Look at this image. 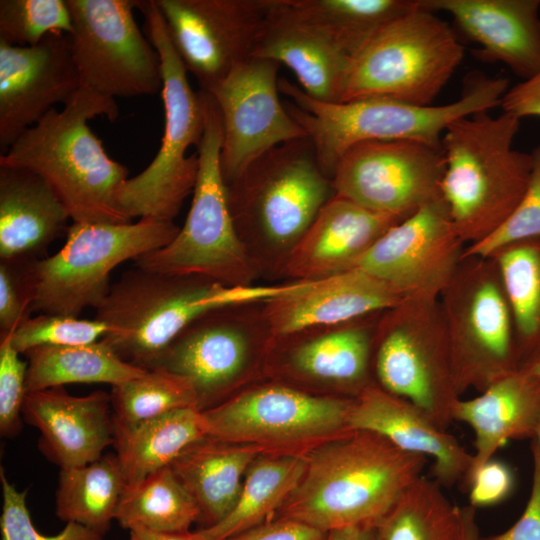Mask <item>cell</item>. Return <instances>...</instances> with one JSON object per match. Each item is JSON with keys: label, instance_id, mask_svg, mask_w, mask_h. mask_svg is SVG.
Segmentation results:
<instances>
[{"label": "cell", "instance_id": "25", "mask_svg": "<svg viewBox=\"0 0 540 540\" xmlns=\"http://www.w3.org/2000/svg\"><path fill=\"white\" fill-rule=\"evenodd\" d=\"M452 16L479 55L527 80L540 71V0H418Z\"/></svg>", "mask_w": 540, "mask_h": 540}, {"label": "cell", "instance_id": "53", "mask_svg": "<svg viewBox=\"0 0 540 540\" xmlns=\"http://www.w3.org/2000/svg\"><path fill=\"white\" fill-rule=\"evenodd\" d=\"M520 368L540 377V351L525 360Z\"/></svg>", "mask_w": 540, "mask_h": 540}, {"label": "cell", "instance_id": "19", "mask_svg": "<svg viewBox=\"0 0 540 540\" xmlns=\"http://www.w3.org/2000/svg\"><path fill=\"white\" fill-rule=\"evenodd\" d=\"M465 248L442 198L388 229L355 268L380 279L402 299L438 300Z\"/></svg>", "mask_w": 540, "mask_h": 540}, {"label": "cell", "instance_id": "9", "mask_svg": "<svg viewBox=\"0 0 540 540\" xmlns=\"http://www.w3.org/2000/svg\"><path fill=\"white\" fill-rule=\"evenodd\" d=\"M463 56L451 27L417 0L351 58L341 102L386 97L431 105Z\"/></svg>", "mask_w": 540, "mask_h": 540}, {"label": "cell", "instance_id": "27", "mask_svg": "<svg viewBox=\"0 0 540 540\" xmlns=\"http://www.w3.org/2000/svg\"><path fill=\"white\" fill-rule=\"evenodd\" d=\"M251 57L287 66L311 98L342 101L351 57L316 29L288 14L280 0H270Z\"/></svg>", "mask_w": 540, "mask_h": 540}, {"label": "cell", "instance_id": "2", "mask_svg": "<svg viewBox=\"0 0 540 540\" xmlns=\"http://www.w3.org/2000/svg\"><path fill=\"white\" fill-rule=\"evenodd\" d=\"M97 116L115 121L119 116L115 99L81 87L60 110H50L0 155V166L41 176L72 222L129 223L117 201L128 169L110 158L88 126Z\"/></svg>", "mask_w": 540, "mask_h": 540}, {"label": "cell", "instance_id": "39", "mask_svg": "<svg viewBox=\"0 0 540 540\" xmlns=\"http://www.w3.org/2000/svg\"><path fill=\"white\" fill-rule=\"evenodd\" d=\"M110 397L114 421L127 426L179 409H198L191 383L163 367L112 386Z\"/></svg>", "mask_w": 540, "mask_h": 540}, {"label": "cell", "instance_id": "21", "mask_svg": "<svg viewBox=\"0 0 540 540\" xmlns=\"http://www.w3.org/2000/svg\"><path fill=\"white\" fill-rule=\"evenodd\" d=\"M403 300L391 287L360 268L324 278L291 281L264 301L273 339L351 322L392 308Z\"/></svg>", "mask_w": 540, "mask_h": 540}, {"label": "cell", "instance_id": "54", "mask_svg": "<svg viewBox=\"0 0 540 540\" xmlns=\"http://www.w3.org/2000/svg\"><path fill=\"white\" fill-rule=\"evenodd\" d=\"M532 441H534L537 444V446H538V448L540 450V421H539L538 427H537L536 432H535V436L532 439Z\"/></svg>", "mask_w": 540, "mask_h": 540}, {"label": "cell", "instance_id": "37", "mask_svg": "<svg viewBox=\"0 0 540 540\" xmlns=\"http://www.w3.org/2000/svg\"><path fill=\"white\" fill-rule=\"evenodd\" d=\"M489 257L498 266L511 307L522 364L540 351V237L507 244Z\"/></svg>", "mask_w": 540, "mask_h": 540}, {"label": "cell", "instance_id": "48", "mask_svg": "<svg viewBox=\"0 0 540 540\" xmlns=\"http://www.w3.org/2000/svg\"><path fill=\"white\" fill-rule=\"evenodd\" d=\"M327 533L305 523L278 518L226 540H325Z\"/></svg>", "mask_w": 540, "mask_h": 540}, {"label": "cell", "instance_id": "11", "mask_svg": "<svg viewBox=\"0 0 540 540\" xmlns=\"http://www.w3.org/2000/svg\"><path fill=\"white\" fill-rule=\"evenodd\" d=\"M180 227L174 222L140 219L132 223L72 222L63 246L34 260L32 312L78 317L107 297L111 272L127 260L169 244Z\"/></svg>", "mask_w": 540, "mask_h": 540}, {"label": "cell", "instance_id": "33", "mask_svg": "<svg viewBox=\"0 0 540 540\" xmlns=\"http://www.w3.org/2000/svg\"><path fill=\"white\" fill-rule=\"evenodd\" d=\"M306 466V458L300 456L257 457L245 474L231 512L199 533L206 540H226L267 522L297 488Z\"/></svg>", "mask_w": 540, "mask_h": 540}, {"label": "cell", "instance_id": "51", "mask_svg": "<svg viewBox=\"0 0 540 540\" xmlns=\"http://www.w3.org/2000/svg\"><path fill=\"white\" fill-rule=\"evenodd\" d=\"M325 540H381L377 526L358 525L327 532Z\"/></svg>", "mask_w": 540, "mask_h": 540}, {"label": "cell", "instance_id": "15", "mask_svg": "<svg viewBox=\"0 0 540 540\" xmlns=\"http://www.w3.org/2000/svg\"><path fill=\"white\" fill-rule=\"evenodd\" d=\"M442 148L412 140H373L351 147L331 181L335 195L403 220L442 199Z\"/></svg>", "mask_w": 540, "mask_h": 540}, {"label": "cell", "instance_id": "49", "mask_svg": "<svg viewBox=\"0 0 540 540\" xmlns=\"http://www.w3.org/2000/svg\"><path fill=\"white\" fill-rule=\"evenodd\" d=\"M501 106L504 112L511 113L519 119L540 118V71L508 89Z\"/></svg>", "mask_w": 540, "mask_h": 540}, {"label": "cell", "instance_id": "1", "mask_svg": "<svg viewBox=\"0 0 540 540\" xmlns=\"http://www.w3.org/2000/svg\"><path fill=\"white\" fill-rule=\"evenodd\" d=\"M305 473L279 511L325 533L377 525L420 477L428 458L370 431L351 430L313 450Z\"/></svg>", "mask_w": 540, "mask_h": 540}, {"label": "cell", "instance_id": "10", "mask_svg": "<svg viewBox=\"0 0 540 540\" xmlns=\"http://www.w3.org/2000/svg\"><path fill=\"white\" fill-rule=\"evenodd\" d=\"M460 396L520 368L514 320L492 257H462L439 299Z\"/></svg>", "mask_w": 540, "mask_h": 540}, {"label": "cell", "instance_id": "44", "mask_svg": "<svg viewBox=\"0 0 540 540\" xmlns=\"http://www.w3.org/2000/svg\"><path fill=\"white\" fill-rule=\"evenodd\" d=\"M33 261L0 259V336L12 333L30 317L35 297Z\"/></svg>", "mask_w": 540, "mask_h": 540}, {"label": "cell", "instance_id": "35", "mask_svg": "<svg viewBox=\"0 0 540 540\" xmlns=\"http://www.w3.org/2000/svg\"><path fill=\"white\" fill-rule=\"evenodd\" d=\"M127 482L116 454L89 464L60 469L56 515L104 535L115 519Z\"/></svg>", "mask_w": 540, "mask_h": 540}, {"label": "cell", "instance_id": "47", "mask_svg": "<svg viewBox=\"0 0 540 540\" xmlns=\"http://www.w3.org/2000/svg\"><path fill=\"white\" fill-rule=\"evenodd\" d=\"M532 484L528 501L519 519L503 533L479 540H540V450L532 441Z\"/></svg>", "mask_w": 540, "mask_h": 540}, {"label": "cell", "instance_id": "18", "mask_svg": "<svg viewBox=\"0 0 540 540\" xmlns=\"http://www.w3.org/2000/svg\"><path fill=\"white\" fill-rule=\"evenodd\" d=\"M186 70L209 92L251 57L270 0H155Z\"/></svg>", "mask_w": 540, "mask_h": 540}, {"label": "cell", "instance_id": "5", "mask_svg": "<svg viewBox=\"0 0 540 540\" xmlns=\"http://www.w3.org/2000/svg\"><path fill=\"white\" fill-rule=\"evenodd\" d=\"M520 120L484 111L453 121L442 136L441 196L466 247L504 224L526 191L532 156L513 147Z\"/></svg>", "mask_w": 540, "mask_h": 540}, {"label": "cell", "instance_id": "52", "mask_svg": "<svg viewBox=\"0 0 540 540\" xmlns=\"http://www.w3.org/2000/svg\"><path fill=\"white\" fill-rule=\"evenodd\" d=\"M463 536L462 540H479V527L476 522V508L471 505L461 507Z\"/></svg>", "mask_w": 540, "mask_h": 540}, {"label": "cell", "instance_id": "38", "mask_svg": "<svg viewBox=\"0 0 540 540\" xmlns=\"http://www.w3.org/2000/svg\"><path fill=\"white\" fill-rule=\"evenodd\" d=\"M381 540H462L461 507L420 476L376 525Z\"/></svg>", "mask_w": 540, "mask_h": 540}, {"label": "cell", "instance_id": "3", "mask_svg": "<svg viewBox=\"0 0 540 540\" xmlns=\"http://www.w3.org/2000/svg\"><path fill=\"white\" fill-rule=\"evenodd\" d=\"M334 195L308 137L267 151L227 186L237 235L260 278H284L296 246Z\"/></svg>", "mask_w": 540, "mask_h": 540}, {"label": "cell", "instance_id": "34", "mask_svg": "<svg viewBox=\"0 0 540 540\" xmlns=\"http://www.w3.org/2000/svg\"><path fill=\"white\" fill-rule=\"evenodd\" d=\"M24 355L27 393L74 383L114 386L146 371L122 360L102 339L85 345L37 347Z\"/></svg>", "mask_w": 540, "mask_h": 540}, {"label": "cell", "instance_id": "20", "mask_svg": "<svg viewBox=\"0 0 540 540\" xmlns=\"http://www.w3.org/2000/svg\"><path fill=\"white\" fill-rule=\"evenodd\" d=\"M80 88L68 34L50 33L30 47L0 41V155Z\"/></svg>", "mask_w": 540, "mask_h": 540}, {"label": "cell", "instance_id": "43", "mask_svg": "<svg viewBox=\"0 0 540 540\" xmlns=\"http://www.w3.org/2000/svg\"><path fill=\"white\" fill-rule=\"evenodd\" d=\"M2 486V514L0 529L2 540H104L103 535L77 523H67L58 534L47 536L34 527L26 506L27 490L18 491L0 468Z\"/></svg>", "mask_w": 540, "mask_h": 540}, {"label": "cell", "instance_id": "13", "mask_svg": "<svg viewBox=\"0 0 540 540\" xmlns=\"http://www.w3.org/2000/svg\"><path fill=\"white\" fill-rule=\"evenodd\" d=\"M68 34L81 87L106 97L154 95L162 89L160 57L139 29L134 0H66Z\"/></svg>", "mask_w": 540, "mask_h": 540}, {"label": "cell", "instance_id": "32", "mask_svg": "<svg viewBox=\"0 0 540 540\" xmlns=\"http://www.w3.org/2000/svg\"><path fill=\"white\" fill-rule=\"evenodd\" d=\"M294 18L316 29L349 57L417 0H280Z\"/></svg>", "mask_w": 540, "mask_h": 540}, {"label": "cell", "instance_id": "17", "mask_svg": "<svg viewBox=\"0 0 540 540\" xmlns=\"http://www.w3.org/2000/svg\"><path fill=\"white\" fill-rule=\"evenodd\" d=\"M279 66L249 57L208 92L222 120L220 168L226 186L267 151L307 137L279 97Z\"/></svg>", "mask_w": 540, "mask_h": 540}, {"label": "cell", "instance_id": "22", "mask_svg": "<svg viewBox=\"0 0 540 540\" xmlns=\"http://www.w3.org/2000/svg\"><path fill=\"white\" fill-rule=\"evenodd\" d=\"M22 416L39 430V449L60 469L94 462L114 444L111 397L102 390L85 396L62 386L28 392Z\"/></svg>", "mask_w": 540, "mask_h": 540}, {"label": "cell", "instance_id": "42", "mask_svg": "<svg viewBox=\"0 0 540 540\" xmlns=\"http://www.w3.org/2000/svg\"><path fill=\"white\" fill-rule=\"evenodd\" d=\"M532 168L519 204L492 235L465 248L464 256H491L499 248L524 239L540 237V145L531 152Z\"/></svg>", "mask_w": 540, "mask_h": 540}, {"label": "cell", "instance_id": "40", "mask_svg": "<svg viewBox=\"0 0 540 540\" xmlns=\"http://www.w3.org/2000/svg\"><path fill=\"white\" fill-rule=\"evenodd\" d=\"M72 30L66 0H0V41L30 47L50 33Z\"/></svg>", "mask_w": 540, "mask_h": 540}, {"label": "cell", "instance_id": "23", "mask_svg": "<svg viewBox=\"0 0 540 540\" xmlns=\"http://www.w3.org/2000/svg\"><path fill=\"white\" fill-rule=\"evenodd\" d=\"M347 427L377 433L403 451L432 458V479L442 487L463 481L472 464L473 454L455 436L418 406L376 383L354 398Z\"/></svg>", "mask_w": 540, "mask_h": 540}, {"label": "cell", "instance_id": "46", "mask_svg": "<svg viewBox=\"0 0 540 540\" xmlns=\"http://www.w3.org/2000/svg\"><path fill=\"white\" fill-rule=\"evenodd\" d=\"M515 477L504 462L491 458L479 467L463 486L469 491L470 505L488 507L505 501L512 493Z\"/></svg>", "mask_w": 540, "mask_h": 540}, {"label": "cell", "instance_id": "16", "mask_svg": "<svg viewBox=\"0 0 540 540\" xmlns=\"http://www.w3.org/2000/svg\"><path fill=\"white\" fill-rule=\"evenodd\" d=\"M353 400L269 383L237 392L202 413L210 438L240 445L287 444L351 431L347 417Z\"/></svg>", "mask_w": 540, "mask_h": 540}, {"label": "cell", "instance_id": "31", "mask_svg": "<svg viewBox=\"0 0 540 540\" xmlns=\"http://www.w3.org/2000/svg\"><path fill=\"white\" fill-rule=\"evenodd\" d=\"M114 448L127 485L169 466L189 445L207 436L202 411L184 408L135 425L114 421Z\"/></svg>", "mask_w": 540, "mask_h": 540}, {"label": "cell", "instance_id": "28", "mask_svg": "<svg viewBox=\"0 0 540 540\" xmlns=\"http://www.w3.org/2000/svg\"><path fill=\"white\" fill-rule=\"evenodd\" d=\"M70 215L51 186L24 168L0 166V259L36 260L66 236ZM72 221V220H71Z\"/></svg>", "mask_w": 540, "mask_h": 540}, {"label": "cell", "instance_id": "4", "mask_svg": "<svg viewBox=\"0 0 540 540\" xmlns=\"http://www.w3.org/2000/svg\"><path fill=\"white\" fill-rule=\"evenodd\" d=\"M508 79L476 76L456 101L421 106L386 97L322 102L299 85L279 79L289 114L313 144L324 174L332 178L341 157L354 145L373 140H412L441 148L442 136L455 120L501 106Z\"/></svg>", "mask_w": 540, "mask_h": 540}, {"label": "cell", "instance_id": "30", "mask_svg": "<svg viewBox=\"0 0 540 540\" xmlns=\"http://www.w3.org/2000/svg\"><path fill=\"white\" fill-rule=\"evenodd\" d=\"M257 450L208 436L189 445L169 467L196 500L207 526L223 520L235 506Z\"/></svg>", "mask_w": 540, "mask_h": 540}, {"label": "cell", "instance_id": "14", "mask_svg": "<svg viewBox=\"0 0 540 540\" xmlns=\"http://www.w3.org/2000/svg\"><path fill=\"white\" fill-rule=\"evenodd\" d=\"M264 301L228 305L202 314L165 351L157 367L191 383L200 411L221 403L249 374L258 353L271 348L273 336Z\"/></svg>", "mask_w": 540, "mask_h": 540}, {"label": "cell", "instance_id": "8", "mask_svg": "<svg viewBox=\"0 0 540 540\" xmlns=\"http://www.w3.org/2000/svg\"><path fill=\"white\" fill-rule=\"evenodd\" d=\"M205 126L197 146L198 173L184 225L166 246L134 260L135 266L170 275H199L230 287L256 285L260 278L234 226L220 168L221 115L214 98L201 90Z\"/></svg>", "mask_w": 540, "mask_h": 540}, {"label": "cell", "instance_id": "12", "mask_svg": "<svg viewBox=\"0 0 540 540\" xmlns=\"http://www.w3.org/2000/svg\"><path fill=\"white\" fill-rule=\"evenodd\" d=\"M372 368L378 386L448 430L461 396L438 300L403 299L380 314Z\"/></svg>", "mask_w": 540, "mask_h": 540}, {"label": "cell", "instance_id": "24", "mask_svg": "<svg viewBox=\"0 0 540 540\" xmlns=\"http://www.w3.org/2000/svg\"><path fill=\"white\" fill-rule=\"evenodd\" d=\"M381 313L273 339L282 370L306 382L348 390L356 398L375 383L373 341Z\"/></svg>", "mask_w": 540, "mask_h": 540}, {"label": "cell", "instance_id": "41", "mask_svg": "<svg viewBox=\"0 0 540 540\" xmlns=\"http://www.w3.org/2000/svg\"><path fill=\"white\" fill-rule=\"evenodd\" d=\"M108 326L96 318L40 313L27 318L12 333V346L21 354L42 346H73L91 344L101 340Z\"/></svg>", "mask_w": 540, "mask_h": 540}, {"label": "cell", "instance_id": "6", "mask_svg": "<svg viewBox=\"0 0 540 540\" xmlns=\"http://www.w3.org/2000/svg\"><path fill=\"white\" fill-rule=\"evenodd\" d=\"M286 286L230 287L199 275H170L135 266L111 285L95 318L108 326L102 340L122 360L150 370L197 317L228 305L267 300Z\"/></svg>", "mask_w": 540, "mask_h": 540}, {"label": "cell", "instance_id": "50", "mask_svg": "<svg viewBox=\"0 0 540 540\" xmlns=\"http://www.w3.org/2000/svg\"><path fill=\"white\" fill-rule=\"evenodd\" d=\"M128 540H206L199 531L196 532H158L143 527L129 530Z\"/></svg>", "mask_w": 540, "mask_h": 540}, {"label": "cell", "instance_id": "7", "mask_svg": "<svg viewBox=\"0 0 540 540\" xmlns=\"http://www.w3.org/2000/svg\"><path fill=\"white\" fill-rule=\"evenodd\" d=\"M144 16L145 35L159 54L162 70L161 96L164 133L150 164L127 179L117 193L120 209L133 218L174 222L184 200L193 192L198 173L197 152L205 126L201 91L189 84L187 70L178 56L155 0L138 1Z\"/></svg>", "mask_w": 540, "mask_h": 540}, {"label": "cell", "instance_id": "45", "mask_svg": "<svg viewBox=\"0 0 540 540\" xmlns=\"http://www.w3.org/2000/svg\"><path fill=\"white\" fill-rule=\"evenodd\" d=\"M27 362L12 346L10 335L0 336V433L13 438L22 429V409L27 395Z\"/></svg>", "mask_w": 540, "mask_h": 540}, {"label": "cell", "instance_id": "29", "mask_svg": "<svg viewBox=\"0 0 540 540\" xmlns=\"http://www.w3.org/2000/svg\"><path fill=\"white\" fill-rule=\"evenodd\" d=\"M479 393L460 399L454 411V421L467 424L475 436V452L463 486L509 440L533 439L540 421V377L522 368Z\"/></svg>", "mask_w": 540, "mask_h": 540}, {"label": "cell", "instance_id": "26", "mask_svg": "<svg viewBox=\"0 0 540 540\" xmlns=\"http://www.w3.org/2000/svg\"><path fill=\"white\" fill-rule=\"evenodd\" d=\"M399 221L334 195L296 246L284 278L314 280L355 268L374 243Z\"/></svg>", "mask_w": 540, "mask_h": 540}, {"label": "cell", "instance_id": "36", "mask_svg": "<svg viewBox=\"0 0 540 540\" xmlns=\"http://www.w3.org/2000/svg\"><path fill=\"white\" fill-rule=\"evenodd\" d=\"M200 516L196 500L167 466L126 486L115 519L129 530L186 532Z\"/></svg>", "mask_w": 540, "mask_h": 540}]
</instances>
